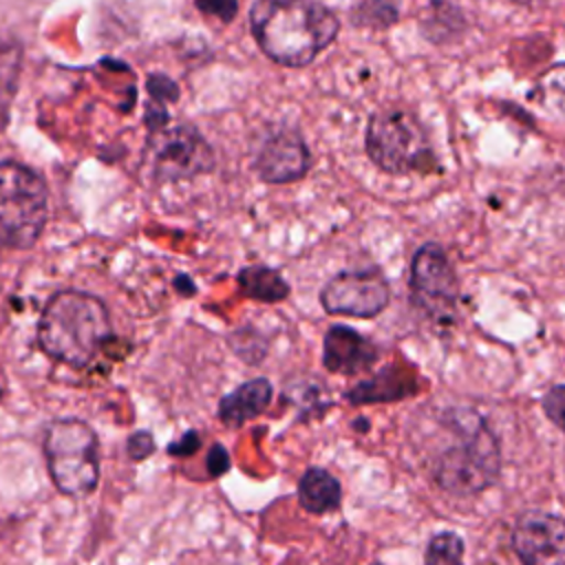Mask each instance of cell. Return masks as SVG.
<instances>
[{
	"label": "cell",
	"mask_w": 565,
	"mask_h": 565,
	"mask_svg": "<svg viewBox=\"0 0 565 565\" xmlns=\"http://www.w3.org/2000/svg\"><path fill=\"white\" fill-rule=\"evenodd\" d=\"M388 282L377 267L340 271L320 289V305L331 316L373 318L386 309Z\"/></svg>",
	"instance_id": "cell-8"
},
{
	"label": "cell",
	"mask_w": 565,
	"mask_h": 565,
	"mask_svg": "<svg viewBox=\"0 0 565 565\" xmlns=\"http://www.w3.org/2000/svg\"><path fill=\"white\" fill-rule=\"evenodd\" d=\"M49 475L55 488L68 497H86L99 481L97 437L82 419H57L44 439Z\"/></svg>",
	"instance_id": "cell-5"
},
{
	"label": "cell",
	"mask_w": 565,
	"mask_h": 565,
	"mask_svg": "<svg viewBox=\"0 0 565 565\" xmlns=\"http://www.w3.org/2000/svg\"><path fill=\"white\" fill-rule=\"evenodd\" d=\"M450 444L430 461L433 481L455 494L470 497L490 488L501 472V450L494 433L472 411H450Z\"/></svg>",
	"instance_id": "cell-2"
},
{
	"label": "cell",
	"mask_w": 565,
	"mask_h": 565,
	"mask_svg": "<svg viewBox=\"0 0 565 565\" xmlns=\"http://www.w3.org/2000/svg\"><path fill=\"white\" fill-rule=\"evenodd\" d=\"M463 539L455 532H437L430 536L424 565H463Z\"/></svg>",
	"instance_id": "cell-17"
},
{
	"label": "cell",
	"mask_w": 565,
	"mask_h": 565,
	"mask_svg": "<svg viewBox=\"0 0 565 565\" xmlns=\"http://www.w3.org/2000/svg\"><path fill=\"white\" fill-rule=\"evenodd\" d=\"M311 166V152L294 128H274L258 146L254 157V170L267 183H289L307 174Z\"/></svg>",
	"instance_id": "cell-11"
},
{
	"label": "cell",
	"mask_w": 565,
	"mask_h": 565,
	"mask_svg": "<svg viewBox=\"0 0 565 565\" xmlns=\"http://www.w3.org/2000/svg\"><path fill=\"white\" fill-rule=\"evenodd\" d=\"M541 408L545 417L565 433V384L552 386L543 397H541Z\"/></svg>",
	"instance_id": "cell-20"
},
{
	"label": "cell",
	"mask_w": 565,
	"mask_h": 565,
	"mask_svg": "<svg viewBox=\"0 0 565 565\" xmlns=\"http://www.w3.org/2000/svg\"><path fill=\"white\" fill-rule=\"evenodd\" d=\"M238 287L245 296L260 302H280L289 296L287 280L271 267L249 265L238 271Z\"/></svg>",
	"instance_id": "cell-16"
},
{
	"label": "cell",
	"mask_w": 565,
	"mask_h": 565,
	"mask_svg": "<svg viewBox=\"0 0 565 565\" xmlns=\"http://www.w3.org/2000/svg\"><path fill=\"white\" fill-rule=\"evenodd\" d=\"M271 399V384L267 377H254L221 397L218 417L227 426H241L260 415Z\"/></svg>",
	"instance_id": "cell-13"
},
{
	"label": "cell",
	"mask_w": 565,
	"mask_h": 565,
	"mask_svg": "<svg viewBox=\"0 0 565 565\" xmlns=\"http://www.w3.org/2000/svg\"><path fill=\"white\" fill-rule=\"evenodd\" d=\"M521 565H565V519L545 510L523 512L512 527Z\"/></svg>",
	"instance_id": "cell-10"
},
{
	"label": "cell",
	"mask_w": 565,
	"mask_h": 565,
	"mask_svg": "<svg viewBox=\"0 0 565 565\" xmlns=\"http://www.w3.org/2000/svg\"><path fill=\"white\" fill-rule=\"evenodd\" d=\"M154 450V444H152V437L148 433H137L130 437L128 441V455L139 461V459H146L150 452Z\"/></svg>",
	"instance_id": "cell-22"
},
{
	"label": "cell",
	"mask_w": 565,
	"mask_h": 565,
	"mask_svg": "<svg viewBox=\"0 0 565 565\" xmlns=\"http://www.w3.org/2000/svg\"><path fill=\"white\" fill-rule=\"evenodd\" d=\"M417 391L415 380L408 377L397 366H386L375 377L360 382L347 393V399L353 404H371V402H393L404 399Z\"/></svg>",
	"instance_id": "cell-15"
},
{
	"label": "cell",
	"mask_w": 565,
	"mask_h": 565,
	"mask_svg": "<svg viewBox=\"0 0 565 565\" xmlns=\"http://www.w3.org/2000/svg\"><path fill=\"white\" fill-rule=\"evenodd\" d=\"M411 296L413 302L435 320H452L459 296L455 267L437 243L422 245L411 260Z\"/></svg>",
	"instance_id": "cell-7"
},
{
	"label": "cell",
	"mask_w": 565,
	"mask_h": 565,
	"mask_svg": "<svg viewBox=\"0 0 565 565\" xmlns=\"http://www.w3.org/2000/svg\"><path fill=\"white\" fill-rule=\"evenodd\" d=\"M234 349H236V353L243 358V360H247V362H260L263 358H265V353H267V340L258 333V331H254V329H243V331H238V333H234Z\"/></svg>",
	"instance_id": "cell-19"
},
{
	"label": "cell",
	"mask_w": 565,
	"mask_h": 565,
	"mask_svg": "<svg viewBox=\"0 0 565 565\" xmlns=\"http://www.w3.org/2000/svg\"><path fill=\"white\" fill-rule=\"evenodd\" d=\"M44 181L15 161L0 163V241L9 247H31L46 223Z\"/></svg>",
	"instance_id": "cell-6"
},
{
	"label": "cell",
	"mask_w": 565,
	"mask_h": 565,
	"mask_svg": "<svg viewBox=\"0 0 565 565\" xmlns=\"http://www.w3.org/2000/svg\"><path fill=\"white\" fill-rule=\"evenodd\" d=\"M377 360V347L360 331L333 324L322 340V364L331 373L355 375L369 371Z\"/></svg>",
	"instance_id": "cell-12"
},
{
	"label": "cell",
	"mask_w": 565,
	"mask_h": 565,
	"mask_svg": "<svg viewBox=\"0 0 565 565\" xmlns=\"http://www.w3.org/2000/svg\"><path fill=\"white\" fill-rule=\"evenodd\" d=\"M364 146L369 159L388 174L424 172L435 154L419 117L406 106H384L366 124Z\"/></svg>",
	"instance_id": "cell-4"
},
{
	"label": "cell",
	"mask_w": 565,
	"mask_h": 565,
	"mask_svg": "<svg viewBox=\"0 0 565 565\" xmlns=\"http://www.w3.org/2000/svg\"><path fill=\"white\" fill-rule=\"evenodd\" d=\"M249 26L260 51L282 66H307L340 31L338 15L305 0H260L249 9Z\"/></svg>",
	"instance_id": "cell-1"
},
{
	"label": "cell",
	"mask_w": 565,
	"mask_h": 565,
	"mask_svg": "<svg viewBox=\"0 0 565 565\" xmlns=\"http://www.w3.org/2000/svg\"><path fill=\"white\" fill-rule=\"evenodd\" d=\"M298 503L309 514H327L340 508L342 486L324 468H307L298 481Z\"/></svg>",
	"instance_id": "cell-14"
},
{
	"label": "cell",
	"mask_w": 565,
	"mask_h": 565,
	"mask_svg": "<svg viewBox=\"0 0 565 565\" xmlns=\"http://www.w3.org/2000/svg\"><path fill=\"white\" fill-rule=\"evenodd\" d=\"M373 565H382V563H373Z\"/></svg>",
	"instance_id": "cell-25"
},
{
	"label": "cell",
	"mask_w": 565,
	"mask_h": 565,
	"mask_svg": "<svg viewBox=\"0 0 565 565\" xmlns=\"http://www.w3.org/2000/svg\"><path fill=\"white\" fill-rule=\"evenodd\" d=\"M397 7L386 4V2H362L351 9V22L362 24V26H373V29H384L397 22Z\"/></svg>",
	"instance_id": "cell-18"
},
{
	"label": "cell",
	"mask_w": 565,
	"mask_h": 565,
	"mask_svg": "<svg viewBox=\"0 0 565 565\" xmlns=\"http://www.w3.org/2000/svg\"><path fill=\"white\" fill-rule=\"evenodd\" d=\"M150 150L152 168L161 179H190L214 166L210 143L190 124L157 128L150 139Z\"/></svg>",
	"instance_id": "cell-9"
},
{
	"label": "cell",
	"mask_w": 565,
	"mask_h": 565,
	"mask_svg": "<svg viewBox=\"0 0 565 565\" xmlns=\"http://www.w3.org/2000/svg\"><path fill=\"white\" fill-rule=\"evenodd\" d=\"M108 311L82 291L55 294L42 311L38 340L46 355L71 366H88L110 338Z\"/></svg>",
	"instance_id": "cell-3"
},
{
	"label": "cell",
	"mask_w": 565,
	"mask_h": 565,
	"mask_svg": "<svg viewBox=\"0 0 565 565\" xmlns=\"http://www.w3.org/2000/svg\"><path fill=\"white\" fill-rule=\"evenodd\" d=\"M201 11H205V13H214V15H218V18H223L225 22H230L232 18H234V13H236V2H199L196 4Z\"/></svg>",
	"instance_id": "cell-24"
},
{
	"label": "cell",
	"mask_w": 565,
	"mask_h": 565,
	"mask_svg": "<svg viewBox=\"0 0 565 565\" xmlns=\"http://www.w3.org/2000/svg\"><path fill=\"white\" fill-rule=\"evenodd\" d=\"M230 470V455L221 444H214L207 452V472L210 477H221Z\"/></svg>",
	"instance_id": "cell-21"
},
{
	"label": "cell",
	"mask_w": 565,
	"mask_h": 565,
	"mask_svg": "<svg viewBox=\"0 0 565 565\" xmlns=\"http://www.w3.org/2000/svg\"><path fill=\"white\" fill-rule=\"evenodd\" d=\"M196 448H199V435H196L194 430H190V433H185L179 441L170 444V446H168V452H170V455H177V457H188V455L196 452Z\"/></svg>",
	"instance_id": "cell-23"
}]
</instances>
